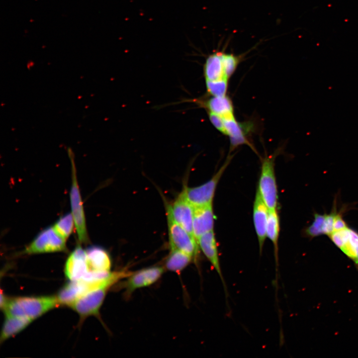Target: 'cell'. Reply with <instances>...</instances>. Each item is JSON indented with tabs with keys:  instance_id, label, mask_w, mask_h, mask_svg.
Wrapping results in <instances>:
<instances>
[{
	"instance_id": "obj_20",
	"label": "cell",
	"mask_w": 358,
	"mask_h": 358,
	"mask_svg": "<svg viewBox=\"0 0 358 358\" xmlns=\"http://www.w3.org/2000/svg\"><path fill=\"white\" fill-rule=\"evenodd\" d=\"M224 133L230 138L231 150L242 144L250 146L246 138L244 130L241 124L238 122L235 118L224 119Z\"/></svg>"
},
{
	"instance_id": "obj_22",
	"label": "cell",
	"mask_w": 358,
	"mask_h": 358,
	"mask_svg": "<svg viewBox=\"0 0 358 358\" xmlns=\"http://www.w3.org/2000/svg\"><path fill=\"white\" fill-rule=\"evenodd\" d=\"M193 258L182 251L170 249V252L165 263V267L170 271L179 272L184 269Z\"/></svg>"
},
{
	"instance_id": "obj_3",
	"label": "cell",
	"mask_w": 358,
	"mask_h": 358,
	"mask_svg": "<svg viewBox=\"0 0 358 358\" xmlns=\"http://www.w3.org/2000/svg\"><path fill=\"white\" fill-rule=\"evenodd\" d=\"M231 159V158L227 159L219 170L206 182L197 186L185 187L180 194L193 207L212 204L217 184Z\"/></svg>"
},
{
	"instance_id": "obj_23",
	"label": "cell",
	"mask_w": 358,
	"mask_h": 358,
	"mask_svg": "<svg viewBox=\"0 0 358 358\" xmlns=\"http://www.w3.org/2000/svg\"><path fill=\"white\" fill-rule=\"evenodd\" d=\"M279 233V219L276 209L269 210L266 234L273 245L276 263L278 260Z\"/></svg>"
},
{
	"instance_id": "obj_26",
	"label": "cell",
	"mask_w": 358,
	"mask_h": 358,
	"mask_svg": "<svg viewBox=\"0 0 358 358\" xmlns=\"http://www.w3.org/2000/svg\"><path fill=\"white\" fill-rule=\"evenodd\" d=\"M209 119L212 123V124L216 128L218 131L224 133V119L220 116L216 115L214 113L207 112Z\"/></svg>"
},
{
	"instance_id": "obj_14",
	"label": "cell",
	"mask_w": 358,
	"mask_h": 358,
	"mask_svg": "<svg viewBox=\"0 0 358 358\" xmlns=\"http://www.w3.org/2000/svg\"><path fill=\"white\" fill-rule=\"evenodd\" d=\"M95 288V283L93 281L83 279L71 281L62 288L57 297L60 304L70 306L77 299Z\"/></svg>"
},
{
	"instance_id": "obj_21",
	"label": "cell",
	"mask_w": 358,
	"mask_h": 358,
	"mask_svg": "<svg viewBox=\"0 0 358 358\" xmlns=\"http://www.w3.org/2000/svg\"><path fill=\"white\" fill-rule=\"evenodd\" d=\"M32 321L24 317H6L1 332V342L23 330Z\"/></svg>"
},
{
	"instance_id": "obj_24",
	"label": "cell",
	"mask_w": 358,
	"mask_h": 358,
	"mask_svg": "<svg viewBox=\"0 0 358 358\" xmlns=\"http://www.w3.org/2000/svg\"><path fill=\"white\" fill-rule=\"evenodd\" d=\"M75 225L72 213H67L61 217L53 226L56 233L63 239L66 240L71 234Z\"/></svg>"
},
{
	"instance_id": "obj_17",
	"label": "cell",
	"mask_w": 358,
	"mask_h": 358,
	"mask_svg": "<svg viewBox=\"0 0 358 358\" xmlns=\"http://www.w3.org/2000/svg\"><path fill=\"white\" fill-rule=\"evenodd\" d=\"M223 51H217L209 55L203 65L205 81H228L223 64Z\"/></svg>"
},
{
	"instance_id": "obj_6",
	"label": "cell",
	"mask_w": 358,
	"mask_h": 358,
	"mask_svg": "<svg viewBox=\"0 0 358 358\" xmlns=\"http://www.w3.org/2000/svg\"><path fill=\"white\" fill-rule=\"evenodd\" d=\"M170 249L178 250L191 256L195 259L199 246L195 238L167 214Z\"/></svg>"
},
{
	"instance_id": "obj_1",
	"label": "cell",
	"mask_w": 358,
	"mask_h": 358,
	"mask_svg": "<svg viewBox=\"0 0 358 358\" xmlns=\"http://www.w3.org/2000/svg\"><path fill=\"white\" fill-rule=\"evenodd\" d=\"M60 304L57 296L22 297L7 300L2 308L6 317L36 319Z\"/></svg>"
},
{
	"instance_id": "obj_15",
	"label": "cell",
	"mask_w": 358,
	"mask_h": 358,
	"mask_svg": "<svg viewBox=\"0 0 358 358\" xmlns=\"http://www.w3.org/2000/svg\"><path fill=\"white\" fill-rule=\"evenodd\" d=\"M214 224L212 204L193 207V231L197 242L202 235L213 231Z\"/></svg>"
},
{
	"instance_id": "obj_16",
	"label": "cell",
	"mask_w": 358,
	"mask_h": 358,
	"mask_svg": "<svg viewBox=\"0 0 358 358\" xmlns=\"http://www.w3.org/2000/svg\"><path fill=\"white\" fill-rule=\"evenodd\" d=\"M199 247L215 268L223 283L225 294H227L226 286L221 272L216 239L213 231L206 233L197 240Z\"/></svg>"
},
{
	"instance_id": "obj_19",
	"label": "cell",
	"mask_w": 358,
	"mask_h": 358,
	"mask_svg": "<svg viewBox=\"0 0 358 358\" xmlns=\"http://www.w3.org/2000/svg\"><path fill=\"white\" fill-rule=\"evenodd\" d=\"M200 103L207 112L218 115L224 119L235 118L232 102L226 95L211 96Z\"/></svg>"
},
{
	"instance_id": "obj_11",
	"label": "cell",
	"mask_w": 358,
	"mask_h": 358,
	"mask_svg": "<svg viewBox=\"0 0 358 358\" xmlns=\"http://www.w3.org/2000/svg\"><path fill=\"white\" fill-rule=\"evenodd\" d=\"M165 270L163 267L153 266L133 272L125 283L126 293L130 295L137 289L149 286L161 277Z\"/></svg>"
},
{
	"instance_id": "obj_7",
	"label": "cell",
	"mask_w": 358,
	"mask_h": 358,
	"mask_svg": "<svg viewBox=\"0 0 358 358\" xmlns=\"http://www.w3.org/2000/svg\"><path fill=\"white\" fill-rule=\"evenodd\" d=\"M66 240L61 237L53 226L41 231L23 251L24 254H34L66 251Z\"/></svg>"
},
{
	"instance_id": "obj_12",
	"label": "cell",
	"mask_w": 358,
	"mask_h": 358,
	"mask_svg": "<svg viewBox=\"0 0 358 358\" xmlns=\"http://www.w3.org/2000/svg\"><path fill=\"white\" fill-rule=\"evenodd\" d=\"M268 210L257 188L253 206V221L261 255L267 237Z\"/></svg>"
},
{
	"instance_id": "obj_10",
	"label": "cell",
	"mask_w": 358,
	"mask_h": 358,
	"mask_svg": "<svg viewBox=\"0 0 358 358\" xmlns=\"http://www.w3.org/2000/svg\"><path fill=\"white\" fill-rule=\"evenodd\" d=\"M329 236L334 244L358 268V233L348 226L333 232Z\"/></svg>"
},
{
	"instance_id": "obj_18",
	"label": "cell",
	"mask_w": 358,
	"mask_h": 358,
	"mask_svg": "<svg viewBox=\"0 0 358 358\" xmlns=\"http://www.w3.org/2000/svg\"><path fill=\"white\" fill-rule=\"evenodd\" d=\"M86 251L88 272L110 271L111 261L107 251L101 247L92 246Z\"/></svg>"
},
{
	"instance_id": "obj_13",
	"label": "cell",
	"mask_w": 358,
	"mask_h": 358,
	"mask_svg": "<svg viewBox=\"0 0 358 358\" xmlns=\"http://www.w3.org/2000/svg\"><path fill=\"white\" fill-rule=\"evenodd\" d=\"M64 270L71 281L82 279L88 273L86 251L80 245H77L68 257Z\"/></svg>"
},
{
	"instance_id": "obj_4",
	"label": "cell",
	"mask_w": 358,
	"mask_h": 358,
	"mask_svg": "<svg viewBox=\"0 0 358 358\" xmlns=\"http://www.w3.org/2000/svg\"><path fill=\"white\" fill-rule=\"evenodd\" d=\"M69 155L72 164V185L70 193L71 213L80 242L87 243L89 241V237L83 203L78 185L76 168L72 152H70Z\"/></svg>"
},
{
	"instance_id": "obj_2",
	"label": "cell",
	"mask_w": 358,
	"mask_h": 358,
	"mask_svg": "<svg viewBox=\"0 0 358 358\" xmlns=\"http://www.w3.org/2000/svg\"><path fill=\"white\" fill-rule=\"evenodd\" d=\"M347 207L343 206L338 210L336 199H335L330 213L321 214L315 213L312 223L304 231L306 236L311 238L321 235L329 236L335 231L347 227V224L343 218Z\"/></svg>"
},
{
	"instance_id": "obj_9",
	"label": "cell",
	"mask_w": 358,
	"mask_h": 358,
	"mask_svg": "<svg viewBox=\"0 0 358 358\" xmlns=\"http://www.w3.org/2000/svg\"><path fill=\"white\" fill-rule=\"evenodd\" d=\"M167 214L194 237L193 231V207L180 193L172 203L168 205Z\"/></svg>"
},
{
	"instance_id": "obj_5",
	"label": "cell",
	"mask_w": 358,
	"mask_h": 358,
	"mask_svg": "<svg viewBox=\"0 0 358 358\" xmlns=\"http://www.w3.org/2000/svg\"><path fill=\"white\" fill-rule=\"evenodd\" d=\"M274 156H267L262 161L258 189L268 210L276 209L277 189L274 172Z\"/></svg>"
},
{
	"instance_id": "obj_25",
	"label": "cell",
	"mask_w": 358,
	"mask_h": 358,
	"mask_svg": "<svg viewBox=\"0 0 358 358\" xmlns=\"http://www.w3.org/2000/svg\"><path fill=\"white\" fill-rule=\"evenodd\" d=\"M207 92L211 96L226 95L228 81H205Z\"/></svg>"
},
{
	"instance_id": "obj_8",
	"label": "cell",
	"mask_w": 358,
	"mask_h": 358,
	"mask_svg": "<svg viewBox=\"0 0 358 358\" xmlns=\"http://www.w3.org/2000/svg\"><path fill=\"white\" fill-rule=\"evenodd\" d=\"M112 286L106 284L93 289L77 299L70 306L82 317L97 315L106 293Z\"/></svg>"
}]
</instances>
